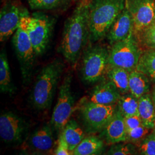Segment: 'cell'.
Masks as SVG:
<instances>
[{"label":"cell","mask_w":155,"mask_h":155,"mask_svg":"<svg viewBox=\"0 0 155 155\" xmlns=\"http://www.w3.org/2000/svg\"><path fill=\"white\" fill-rule=\"evenodd\" d=\"M64 67V64L60 59H56L43 67L36 78L31 96L35 109L45 110L50 108Z\"/></svg>","instance_id":"obj_3"},{"label":"cell","mask_w":155,"mask_h":155,"mask_svg":"<svg viewBox=\"0 0 155 155\" xmlns=\"http://www.w3.org/2000/svg\"><path fill=\"white\" fill-rule=\"evenodd\" d=\"M109 50L100 45H90L84 50L81 70L84 83L93 84L103 78L109 65Z\"/></svg>","instance_id":"obj_5"},{"label":"cell","mask_w":155,"mask_h":155,"mask_svg":"<svg viewBox=\"0 0 155 155\" xmlns=\"http://www.w3.org/2000/svg\"><path fill=\"white\" fill-rule=\"evenodd\" d=\"M133 32L127 39L111 45L109 50V65L121 67L131 72L136 69L142 50Z\"/></svg>","instance_id":"obj_6"},{"label":"cell","mask_w":155,"mask_h":155,"mask_svg":"<svg viewBox=\"0 0 155 155\" xmlns=\"http://www.w3.org/2000/svg\"><path fill=\"white\" fill-rule=\"evenodd\" d=\"M150 129L141 125L127 131V141L129 143L139 145L150 133Z\"/></svg>","instance_id":"obj_27"},{"label":"cell","mask_w":155,"mask_h":155,"mask_svg":"<svg viewBox=\"0 0 155 155\" xmlns=\"http://www.w3.org/2000/svg\"><path fill=\"white\" fill-rule=\"evenodd\" d=\"M117 108L115 104L103 105L89 102L82 107L81 113L87 132H101L114 116Z\"/></svg>","instance_id":"obj_8"},{"label":"cell","mask_w":155,"mask_h":155,"mask_svg":"<svg viewBox=\"0 0 155 155\" xmlns=\"http://www.w3.org/2000/svg\"><path fill=\"white\" fill-rule=\"evenodd\" d=\"M141 155H155V133L148 134L138 145Z\"/></svg>","instance_id":"obj_28"},{"label":"cell","mask_w":155,"mask_h":155,"mask_svg":"<svg viewBox=\"0 0 155 155\" xmlns=\"http://www.w3.org/2000/svg\"><path fill=\"white\" fill-rule=\"evenodd\" d=\"M125 6L133 20L136 35L155 21V0H126Z\"/></svg>","instance_id":"obj_12"},{"label":"cell","mask_w":155,"mask_h":155,"mask_svg":"<svg viewBox=\"0 0 155 155\" xmlns=\"http://www.w3.org/2000/svg\"><path fill=\"white\" fill-rule=\"evenodd\" d=\"M29 12L18 1H10L2 6L0 12V41L3 42L16 31L24 17Z\"/></svg>","instance_id":"obj_10"},{"label":"cell","mask_w":155,"mask_h":155,"mask_svg":"<svg viewBox=\"0 0 155 155\" xmlns=\"http://www.w3.org/2000/svg\"><path fill=\"white\" fill-rule=\"evenodd\" d=\"M28 125L23 118L8 111L0 116V136L7 144H18L27 131Z\"/></svg>","instance_id":"obj_11"},{"label":"cell","mask_w":155,"mask_h":155,"mask_svg":"<svg viewBox=\"0 0 155 155\" xmlns=\"http://www.w3.org/2000/svg\"><path fill=\"white\" fill-rule=\"evenodd\" d=\"M71 74H68L64 78L51 118L52 127L58 132L61 131L69 121L73 112L74 99L71 91Z\"/></svg>","instance_id":"obj_9"},{"label":"cell","mask_w":155,"mask_h":155,"mask_svg":"<svg viewBox=\"0 0 155 155\" xmlns=\"http://www.w3.org/2000/svg\"><path fill=\"white\" fill-rule=\"evenodd\" d=\"M126 0H89L90 40L106 37L111 25L125 7Z\"/></svg>","instance_id":"obj_2"},{"label":"cell","mask_w":155,"mask_h":155,"mask_svg":"<svg viewBox=\"0 0 155 155\" xmlns=\"http://www.w3.org/2000/svg\"><path fill=\"white\" fill-rule=\"evenodd\" d=\"M124 121L127 129V132L135 127H138L141 125H143L142 121L139 116L124 117Z\"/></svg>","instance_id":"obj_30"},{"label":"cell","mask_w":155,"mask_h":155,"mask_svg":"<svg viewBox=\"0 0 155 155\" xmlns=\"http://www.w3.org/2000/svg\"><path fill=\"white\" fill-rule=\"evenodd\" d=\"M136 70L143 73L150 81L155 82V50L145 49L141 51Z\"/></svg>","instance_id":"obj_23"},{"label":"cell","mask_w":155,"mask_h":155,"mask_svg":"<svg viewBox=\"0 0 155 155\" xmlns=\"http://www.w3.org/2000/svg\"><path fill=\"white\" fill-rule=\"evenodd\" d=\"M135 36L145 49L155 50V21Z\"/></svg>","instance_id":"obj_26"},{"label":"cell","mask_w":155,"mask_h":155,"mask_svg":"<svg viewBox=\"0 0 155 155\" xmlns=\"http://www.w3.org/2000/svg\"><path fill=\"white\" fill-rule=\"evenodd\" d=\"M129 93L139 99L149 92L150 79L143 73L133 70L129 74Z\"/></svg>","instance_id":"obj_19"},{"label":"cell","mask_w":155,"mask_h":155,"mask_svg":"<svg viewBox=\"0 0 155 155\" xmlns=\"http://www.w3.org/2000/svg\"><path fill=\"white\" fill-rule=\"evenodd\" d=\"M129 74L130 72L124 68L110 65H108L106 72L107 77L114 83L121 94H122L129 93Z\"/></svg>","instance_id":"obj_20"},{"label":"cell","mask_w":155,"mask_h":155,"mask_svg":"<svg viewBox=\"0 0 155 155\" xmlns=\"http://www.w3.org/2000/svg\"><path fill=\"white\" fill-rule=\"evenodd\" d=\"M113 144L107 152V155H129L137 154L136 147L132 143Z\"/></svg>","instance_id":"obj_29"},{"label":"cell","mask_w":155,"mask_h":155,"mask_svg":"<svg viewBox=\"0 0 155 155\" xmlns=\"http://www.w3.org/2000/svg\"><path fill=\"white\" fill-rule=\"evenodd\" d=\"M152 100H153V104H154V105H155V86H154V87H153V91H152Z\"/></svg>","instance_id":"obj_32"},{"label":"cell","mask_w":155,"mask_h":155,"mask_svg":"<svg viewBox=\"0 0 155 155\" xmlns=\"http://www.w3.org/2000/svg\"><path fill=\"white\" fill-rule=\"evenodd\" d=\"M121 97V93L110 80L105 81L95 87L92 91L90 101L103 105H113Z\"/></svg>","instance_id":"obj_16"},{"label":"cell","mask_w":155,"mask_h":155,"mask_svg":"<svg viewBox=\"0 0 155 155\" xmlns=\"http://www.w3.org/2000/svg\"><path fill=\"white\" fill-rule=\"evenodd\" d=\"M59 137L64 141L72 155L74 150L84 138V133L76 121L70 120L61 130Z\"/></svg>","instance_id":"obj_17"},{"label":"cell","mask_w":155,"mask_h":155,"mask_svg":"<svg viewBox=\"0 0 155 155\" xmlns=\"http://www.w3.org/2000/svg\"><path fill=\"white\" fill-rule=\"evenodd\" d=\"M71 0H27L32 10L50 11L68 5Z\"/></svg>","instance_id":"obj_25"},{"label":"cell","mask_w":155,"mask_h":155,"mask_svg":"<svg viewBox=\"0 0 155 155\" xmlns=\"http://www.w3.org/2000/svg\"><path fill=\"white\" fill-rule=\"evenodd\" d=\"M139 112L144 127L155 129V107L152 95L147 93L139 98Z\"/></svg>","instance_id":"obj_18"},{"label":"cell","mask_w":155,"mask_h":155,"mask_svg":"<svg viewBox=\"0 0 155 155\" xmlns=\"http://www.w3.org/2000/svg\"><path fill=\"white\" fill-rule=\"evenodd\" d=\"M89 0H80L65 21L60 51L71 66H75L90 40Z\"/></svg>","instance_id":"obj_1"},{"label":"cell","mask_w":155,"mask_h":155,"mask_svg":"<svg viewBox=\"0 0 155 155\" xmlns=\"http://www.w3.org/2000/svg\"><path fill=\"white\" fill-rule=\"evenodd\" d=\"M154 132H155V129H154Z\"/></svg>","instance_id":"obj_33"},{"label":"cell","mask_w":155,"mask_h":155,"mask_svg":"<svg viewBox=\"0 0 155 155\" xmlns=\"http://www.w3.org/2000/svg\"><path fill=\"white\" fill-rule=\"evenodd\" d=\"M54 154L56 155H72V153L68 149L64 141L60 137L58 140V145L55 150Z\"/></svg>","instance_id":"obj_31"},{"label":"cell","mask_w":155,"mask_h":155,"mask_svg":"<svg viewBox=\"0 0 155 155\" xmlns=\"http://www.w3.org/2000/svg\"><path fill=\"white\" fill-rule=\"evenodd\" d=\"M0 90L5 94H14L16 87L12 82L8 58L4 51L0 55Z\"/></svg>","instance_id":"obj_22"},{"label":"cell","mask_w":155,"mask_h":155,"mask_svg":"<svg viewBox=\"0 0 155 155\" xmlns=\"http://www.w3.org/2000/svg\"><path fill=\"white\" fill-rule=\"evenodd\" d=\"M133 31V20L126 6L114 20L106 36L110 45L127 39Z\"/></svg>","instance_id":"obj_14"},{"label":"cell","mask_w":155,"mask_h":155,"mask_svg":"<svg viewBox=\"0 0 155 155\" xmlns=\"http://www.w3.org/2000/svg\"><path fill=\"white\" fill-rule=\"evenodd\" d=\"M101 136L107 144L113 145L127 141V132L124 117L118 107L114 116L101 132Z\"/></svg>","instance_id":"obj_15"},{"label":"cell","mask_w":155,"mask_h":155,"mask_svg":"<svg viewBox=\"0 0 155 155\" xmlns=\"http://www.w3.org/2000/svg\"><path fill=\"white\" fill-rule=\"evenodd\" d=\"M30 16L24 17L19 27L14 33L12 43L18 60L24 84L31 81L33 65L36 56L28 33V22Z\"/></svg>","instance_id":"obj_4"},{"label":"cell","mask_w":155,"mask_h":155,"mask_svg":"<svg viewBox=\"0 0 155 155\" xmlns=\"http://www.w3.org/2000/svg\"><path fill=\"white\" fill-rule=\"evenodd\" d=\"M79 1H80V0H79Z\"/></svg>","instance_id":"obj_34"},{"label":"cell","mask_w":155,"mask_h":155,"mask_svg":"<svg viewBox=\"0 0 155 155\" xmlns=\"http://www.w3.org/2000/svg\"><path fill=\"white\" fill-rule=\"evenodd\" d=\"M55 146L52 128L45 125L31 133L23 142L22 149L29 154H48Z\"/></svg>","instance_id":"obj_13"},{"label":"cell","mask_w":155,"mask_h":155,"mask_svg":"<svg viewBox=\"0 0 155 155\" xmlns=\"http://www.w3.org/2000/svg\"><path fill=\"white\" fill-rule=\"evenodd\" d=\"M117 107L124 117L139 116V99L131 93L121 95Z\"/></svg>","instance_id":"obj_24"},{"label":"cell","mask_w":155,"mask_h":155,"mask_svg":"<svg viewBox=\"0 0 155 155\" xmlns=\"http://www.w3.org/2000/svg\"><path fill=\"white\" fill-rule=\"evenodd\" d=\"M54 18L42 12H36L29 17L28 33L36 56L43 54L49 44Z\"/></svg>","instance_id":"obj_7"},{"label":"cell","mask_w":155,"mask_h":155,"mask_svg":"<svg viewBox=\"0 0 155 155\" xmlns=\"http://www.w3.org/2000/svg\"><path fill=\"white\" fill-rule=\"evenodd\" d=\"M104 143L102 140L94 136L84 138L72 152L74 155H99L102 152Z\"/></svg>","instance_id":"obj_21"}]
</instances>
